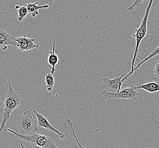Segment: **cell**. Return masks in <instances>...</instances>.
Wrapping results in <instances>:
<instances>
[{
	"instance_id": "obj_1",
	"label": "cell",
	"mask_w": 159,
	"mask_h": 148,
	"mask_svg": "<svg viewBox=\"0 0 159 148\" xmlns=\"http://www.w3.org/2000/svg\"><path fill=\"white\" fill-rule=\"evenodd\" d=\"M8 84L9 86V90L5 97L2 98L3 101V111L0 126V135L5 131L6 124L11 113L19 106L21 102V98L19 95V90L15 91L13 90L9 79H8Z\"/></svg>"
},
{
	"instance_id": "obj_2",
	"label": "cell",
	"mask_w": 159,
	"mask_h": 148,
	"mask_svg": "<svg viewBox=\"0 0 159 148\" xmlns=\"http://www.w3.org/2000/svg\"><path fill=\"white\" fill-rule=\"evenodd\" d=\"M153 2V0H150V2L148 3V6L147 7L144 16L143 17V20L141 22L140 26L138 29H135L134 30V34H133V37H134V38L135 39L136 45H135V51H134L133 59V61H132L131 66V70L130 72H129V74L126 75V76L123 78V79L122 81V83H124V81L126 80L127 77L133 74V71L134 68V64H135V59H136L138 53L140 43H141V41L143 40V38L148 33V28H147V22H148V17H149L150 10H151V7L152 5Z\"/></svg>"
},
{
	"instance_id": "obj_3",
	"label": "cell",
	"mask_w": 159,
	"mask_h": 148,
	"mask_svg": "<svg viewBox=\"0 0 159 148\" xmlns=\"http://www.w3.org/2000/svg\"><path fill=\"white\" fill-rule=\"evenodd\" d=\"M4 131L10 132L16 136L18 139H22L41 148H58L53 141L52 138L47 136L36 133V132L29 135H20L10 129H5Z\"/></svg>"
},
{
	"instance_id": "obj_4",
	"label": "cell",
	"mask_w": 159,
	"mask_h": 148,
	"mask_svg": "<svg viewBox=\"0 0 159 148\" xmlns=\"http://www.w3.org/2000/svg\"><path fill=\"white\" fill-rule=\"evenodd\" d=\"M16 123L20 132L25 135L35 133L38 130V121L32 116L30 110L26 111L22 115L18 117Z\"/></svg>"
},
{
	"instance_id": "obj_5",
	"label": "cell",
	"mask_w": 159,
	"mask_h": 148,
	"mask_svg": "<svg viewBox=\"0 0 159 148\" xmlns=\"http://www.w3.org/2000/svg\"><path fill=\"white\" fill-rule=\"evenodd\" d=\"M137 87L134 85H131L130 87L116 93H109L105 91H102L101 93L103 96L109 99H121L122 101H124L126 99H136L140 95V93L137 92Z\"/></svg>"
},
{
	"instance_id": "obj_6",
	"label": "cell",
	"mask_w": 159,
	"mask_h": 148,
	"mask_svg": "<svg viewBox=\"0 0 159 148\" xmlns=\"http://www.w3.org/2000/svg\"><path fill=\"white\" fill-rule=\"evenodd\" d=\"M126 75L122 74L120 76L115 77L113 79H110L107 77L102 79L103 84L102 87L104 88L105 91L109 93H116L120 92L122 87L127 86V84L122 82L123 78Z\"/></svg>"
},
{
	"instance_id": "obj_7",
	"label": "cell",
	"mask_w": 159,
	"mask_h": 148,
	"mask_svg": "<svg viewBox=\"0 0 159 148\" xmlns=\"http://www.w3.org/2000/svg\"><path fill=\"white\" fill-rule=\"evenodd\" d=\"M15 41L17 45L16 47L19 48L20 52H27L33 49H36L38 48L39 46L36 43L34 39L30 38L25 36L16 38Z\"/></svg>"
},
{
	"instance_id": "obj_8",
	"label": "cell",
	"mask_w": 159,
	"mask_h": 148,
	"mask_svg": "<svg viewBox=\"0 0 159 148\" xmlns=\"http://www.w3.org/2000/svg\"><path fill=\"white\" fill-rule=\"evenodd\" d=\"M16 38L11 36L5 30L0 27V48L7 50L9 46H17L15 41Z\"/></svg>"
},
{
	"instance_id": "obj_9",
	"label": "cell",
	"mask_w": 159,
	"mask_h": 148,
	"mask_svg": "<svg viewBox=\"0 0 159 148\" xmlns=\"http://www.w3.org/2000/svg\"><path fill=\"white\" fill-rule=\"evenodd\" d=\"M33 112L36 115V117H37V120L38 121L39 126L43 127L45 129H48L49 131H53L54 133H56L60 139H64V134L60 132L57 129L54 128V127L49 123L48 120L45 117V116H43L42 114H40L39 113L37 112L35 110H34Z\"/></svg>"
},
{
	"instance_id": "obj_10",
	"label": "cell",
	"mask_w": 159,
	"mask_h": 148,
	"mask_svg": "<svg viewBox=\"0 0 159 148\" xmlns=\"http://www.w3.org/2000/svg\"><path fill=\"white\" fill-rule=\"evenodd\" d=\"M56 41V37H54L52 51L49 52L48 57V64L52 66V68H51V74H53L55 72L56 66L59 62V58L55 52Z\"/></svg>"
},
{
	"instance_id": "obj_11",
	"label": "cell",
	"mask_w": 159,
	"mask_h": 148,
	"mask_svg": "<svg viewBox=\"0 0 159 148\" xmlns=\"http://www.w3.org/2000/svg\"><path fill=\"white\" fill-rule=\"evenodd\" d=\"M39 2L38 1L35 3H28L25 4L29 14L32 16V17H35L36 16L39 15V10L41 9H48L49 6L48 5H45L43 6H38V3Z\"/></svg>"
},
{
	"instance_id": "obj_12",
	"label": "cell",
	"mask_w": 159,
	"mask_h": 148,
	"mask_svg": "<svg viewBox=\"0 0 159 148\" xmlns=\"http://www.w3.org/2000/svg\"><path fill=\"white\" fill-rule=\"evenodd\" d=\"M137 89H142L149 93H155L159 91V84L156 81L150 82L148 83L139 84Z\"/></svg>"
},
{
	"instance_id": "obj_13",
	"label": "cell",
	"mask_w": 159,
	"mask_h": 148,
	"mask_svg": "<svg viewBox=\"0 0 159 148\" xmlns=\"http://www.w3.org/2000/svg\"><path fill=\"white\" fill-rule=\"evenodd\" d=\"M16 9L18 10L17 19L19 22H22L23 20L25 19L26 16H27V14H29V12H28L27 7L25 5L23 6L16 5Z\"/></svg>"
},
{
	"instance_id": "obj_14",
	"label": "cell",
	"mask_w": 159,
	"mask_h": 148,
	"mask_svg": "<svg viewBox=\"0 0 159 148\" xmlns=\"http://www.w3.org/2000/svg\"><path fill=\"white\" fill-rule=\"evenodd\" d=\"M45 81L46 83V87L48 92H51L53 91L54 87L55 81L53 74L51 73H48L45 75Z\"/></svg>"
},
{
	"instance_id": "obj_15",
	"label": "cell",
	"mask_w": 159,
	"mask_h": 148,
	"mask_svg": "<svg viewBox=\"0 0 159 148\" xmlns=\"http://www.w3.org/2000/svg\"><path fill=\"white\" fill-rule=\"evenodd\" d=\"M159 46L157 47V48H155L153 51L151 53V54H150L148 57H147V58H145L144 60H143L142 61L140 62V63L138 65L137 67L135 68H134V70H133V72H134V71H135L136 70H137L138 68H139L140 67V66H141V65L143 64L144 63H145L146 62L148 61V60H150L151 59V58H153V57H155V56L156 55H159Z\"/></svg>"
},
{
	"instance_id": "obj_16",
	"label": "cell",
	"mask_w": 159,
	"mask_h": 148,
	"mask_svg": "<svg viewBox=\"0 0 159 148\" xmlns=\"http://www.w3.org/2000/svg\"><path fill=\"white\" fill-rule=\"evenodd\" d=\"M144 0H134L133 3L131 4L128 7V10L132 11L135 7H142L143 5V2Z\"/></svg>"
},
{
	"instance_id": "obj_17",
	"label": "cell",
	"mask_w": 159,
	"mask_h": 148,
	"mask_svg": "<svg viewBox=\"0 0 159 148\" xmlns=\"http://www.w3.org/2000/svg\"><path fill=\"white\" fill-rule=\"evenodd\" d=\"M153 73L155 74L157 77H159V62L157 63L155 66Z\"/></svg>"
},
{
	"instance_id": "obj_18",
	"label": "cell",
	"mask_w": 159,
	"mask_h": 148,
	"mask_svg": "<svg viewBox=\"0 0 159 148\" xmlns=\"http://www.w3.org/2000/svg\"><path fill=\"white\" fill-rule=\"evenodd\" d=\"M20 146H21V148H25V146H24V145H23V142L22 141L20 142Z\"/></svg>"
}]
</instances>
